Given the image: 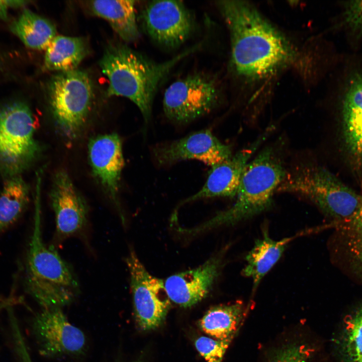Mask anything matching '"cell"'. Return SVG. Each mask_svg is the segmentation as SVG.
I'll return each instance as SVG.
<instances>
[{"mask_svg":"<svg viewBox=\"0 0 362 362\" xmlns=\"http://www.w3.org/2000/svg\"><path fill=\"white\" fill-rule=\"evenodd\" d=\"M217 5L229 31L231 63L237 75L261 79L295 60L296 52L290 42L253 5L241 1Z\"/></svg>","mask_w":362,"mask_h":362,"instance_id":"1","label":"cell"},{"mask_svg":"<svg viewBox=\"0 0 362 362\" xmlns=\"http://www.w3.org/2000/svg\"><path fill=\"white\" fill-rule=\"evenodd\" d=\"M198 47L197 44L169 60L156 62L125 45H109L100 62L102 72L109 81L107 96L128 99L137 106L147 122L161 81L177 63Z\"/></svg>","mask_w":362,"mask_h":362,"instance_id":"2","label":"cell"},{"mask_svg":"<svg viewBox=\"0 0 362 362\" xmlns=\"http://www.w3.org/2000/svg\"><path fill=\"white\" fill-rule=\"evenodd\" d=\"M282 141L266 146L248 163L241 176L236 202L230 208L185 232L195 234L219 226L234 224L268 209L287 170Z\"/></svg>","mask_w":362,"mask_h":362,"instance_id":"3","label":"cell"},{"mask_svg":"<svg viewBox=\"0 0 362 362\" xmlns=\"http://www.w3.org/2000/svg\"><path fill=\"white\" fill-rule=\"evenodd\" d=\"M40 205V196H36L33 230L23 267L24 287L42 309L61 308L76 297L79 284L69 264L43 241Z\"/></svg>","mask_w":362,"mask_h":362,"instance_id":"4","label":"cell"},{"mask_svg":"<svg viewBox=\"0 0 362 362\" xmlns=\"http://www.w3.org/2000/svg\"><path fill=\"white\" fill-rule=\"evenodd\" d=\"M276 192L293 193L309 199L335 224L353 216L361 202V196L328 170L310 161L299 162L287 169Z\"/></svg>","mask_w":362,"mask_h":362,"instance_id":"5","label":"cell"},{"mask_svg":"<svg viewBox=\"0 0 362 362\" xmlns=\"http://www.w3.org/2000/svg\"><path fill=\"white\" fill-rule=\"evenodd\" d=\"M35 129L32 112L25 103L0 107V172L5 178L21 175L36 160L40 147Z\"/></svg>","mask_w":362,"mask_h":362,"instance_id":"6","label":"cell"},{"mask_svg":"<svg viewBox=\"0 0 362 362\" xmlns=\"http://www.w3.org/2000/svg\"><path fill=\"white\" fill-rule=\"evenodd\" d=\"M49 103L55 123L66 139L79 134L90 112L94 98L92 80L76 69L58 72L48 84Z\"/></svg>","mask_w":362,"mask_h":362,"instance_id":"7","label":"cell"},{"mask_svg":"<svg viewBox=\"0 0 362 362\" xmlns=\"http://www.w3.org/2000/svg\"><path fill=\"white\" fill-rule=\"evenodd\" d=\"M220 93L215 80L204 75H191L172 83L165 90L163 107L166 117L186 123L205 115L215 108Z\"/></svg>","mask_w":362,"mask_h":362,"instance_id":"8","label":"cell"},{"mask_svg":"<svg viewBox=\"0 0 362 362\" xmlns=\"http://www.w3.org/2000/svg\"><path fill=\"white\" fill-rule=\"evenodd\" d=\"M125 262L137 324L144 331L155 329L163 322L170 307L164 282L147 271L133 250Z\"/></svg>","mask_w":362,"mask_h":362,"instance_id":"9","label":"cell"},{"mask_svg":"<svg viewBox=\"0 0 362 362\" xmlns=\"http://www.w3.org/2000/svg\"><path fill=\"white\" fill-rule=\"evenodd\" d=\"M145 30L156 43L174 48L183 44L194 28V20L181 1H154L142 14Z\"/></svg>","mask_w":362,"mask_h":362,"instance_id":"10","label":"cell"},{"mask_svg":"<svg viewBox=\"0 0 362 362\" xmlns=\"http://www.w3.org/2000/svg\"><path fill=\"white\" fill-rule=\"evenodd\" d=\"M32 330L45 356L76 355L85 346L83 332L68 321L61 308L42 309L33 320Z\"/></svg>","mask_w":362,"mask_h":362,"instance_id":"11","label":"cell"},{"mask_svg":"<svg viewBox=\"0 0 362 362\" xmlns=\"http://www.w3.org/2000/svg\"><path fill=\"white\" fill-rule=\"evenodd\" d=\"M158 164L195 159L212 166L230 157V146L221 142L210 130H200L153 149Z\"/></svg>","mask_w":362,"mask_h":362,"instance_id":"12","label":"cell"},{"mask_svg":"<svg viewBox=\"0 0 362 362\" xmlns=\"http://www.w3.org/2000/svg\"><path fill=\"white\" fill-rule=\"evenodd\" d=\"M274 130L268 127L254 141L234 155L211 166L207 180L197 193L183 203L202 198L236 196L243 171L249 160Z\"/></svg>","mask_w":362,"mask_h":362,"instance_id":"13","label":"cell"},{"mask_svg":"<svg viewBox=\"0 0 362 362\" xmlns=\"http://www.w3.org/2000/svg\"><path fill=\"white\" fill-rule=\"evenodd\" d=\"M50 198L60 238L72 236L84 228L87 223V205L65 171L60 170L54 174Z\"/></svg>","mask_w":362,"mask_h":362,"instance_id":"14","label":"cell"},{"mask_svg":"<svg viewBox=\"0 0 362 362\" xmlns=\"http://www.w3.org/2000/svg\"><path fill=\"white\" fill-rule=\"evenodd\" d=\"M221 252L214 255L199 266L167 278L164 282L170 300L187 308L197 304L209 293L219 276Z\"/></svg>","mask_w":362,"mask_h":362,"instance_id":"15","label":"cell"},{"mask_svg":"<svg viewBox=\"0 0 362 362\" xmlns=\"http://www.w3.org/2000/svg\"><path fill=\"white\" fill-rule=\"evenodd\" d=\"M88 154L94 175L119 207L117 195L125 164L120 136L112 133L93 137L88 144Z\"/></svg>","mask_w":362,"mask_h":362,"instance_id":"16","label":"cell"},{"mask_svg":"<svg viewBox=\"0 0 362 362\" xmlns=\"http://www.w3.org/2000/svg\"><path fill=\"white\" fill-rule=\"evenodd\" d=\"M135 1L99 0L91 1L93 13L108 22L115 32L126 42L137 40L140 33L135 11Z\"/></svg>","mask_w":362,"mask_h":362,"instance_id":"17","label":"cell"},{"mask_svg":"<svg viewBox=\"0 0 362 362\" xmlns=\"http://www.w3.org/2000/svg\"><path fill=\"white\" fill-rule=\"evenodd\" d=\"M295 237L276 241L270 238L264 230L262 238L255 241L253 248L246 256L247 263L242 271L244 276L252 279L253 290L256 289L263 277L279 260L287 245Z\"/></svg>","mask_w":362,"mask_h":362,"instance_id":"18","label":"cell"},{"mask_svg":"<svg viewBox=\"0 0 362 362\" xmlns=\"http://www.w3.org/2000/svg\"><path fill=\"white\" fill-rule=\"evenodd\" d=\"M45 50L44 69L63 72L77 69L88 54V46L83 38L59 35Z\"/></svg>","mask_w":362,"mask_h":362,"instance_id":"19","label":"cell"},{"mask_svg":"<svg viewBox=\"0 0 362 362\" xmlns=\"http://www.w3.org/2000/svg\"><path fill=\"white\" fill-rule=\"evenodd\" d=\"M245 314V306L241 301L221 304L210 308L199 325L204 333L214 339H233Z\"/></svg>","mask_w":362,"mask_h":362,"instance_id":"20","label":"cell"},{"mask_svg":"<svg viewBox=\"0 0 362 362\" xmlns=\"http://www.w3.org/2000/svg\"><path fill=\"white\" fill-rule=\"evenodd\" d=\"M11 29L26 46L38 50H46L57 36L51 21L28 9L23 10Z\"/></svg>","mask_w":362,"mask_h":362,"instance_id":"21","label":"cell"},{"mask_svg":"<svg viewBox=\"0 0 362 362\" xmlns=\"http://www.w3.org/2000/svg\"><path fill=\"white\" fill-rule=\"evenodd\" d=\"M29 201V187L21 175L5 178L0 194V234L18 221Z\"/></svg>","mask_w":362,"mask_h":362,"instance_id":"22","label":"cell"},{"mask_svg":"<svg viewBox=\"0 0 362 362\" xmlns=\"http://www.w3.org/2000/svg\"><path fill=\"white\" fill-rule=\"evenodd\" d=\"M335 225L342 251L355 271L362 264V195L356 213L348 220Z\"/></svg>","mask_w":362,"mask_h":362,"instance_id":"23","label":"cell"},{"mask_svg":"<svg viewBox=\"0 0 362 362\" xmlns=\"http://www.w3.org/2000/svg\"><path fill=\"white\" fill-rule=\"evenodd\" d=\"M342 349L346 362H362V304L347 322Z\"/></svg>","mask_w":362,"mask_h":362,"instance_id":"24","label":"cell"},{"mask_svg":"<svg viewBox=\"0 0 362 362\" xmlns=\"http://www.w3.org/2000/svg\"><path fill=\"white\" fill-rule=\"evenodd\" d=\"M344 134L351 154L362 160V116L343 114Z\"/></svg>","mask_w":362,"mask_h":362,"instance_id":"25","label":"cell"},{"mask_svg":"<svg viewBox=\"0 0 362 362\" xmlns=\"http://www.w3.org/2000/svg\"><path fill=\"white\" fill-rule=\"evenodd\" d=\"M232 340H218L202 336L196 340L195 345L207 362H221Z\"/></svg>","mask_w":362,"mask_h":362,"instance_id":"26","label":"cell"},{"mask_svg":"<svg viewBox=\"0 0 362 362\" xmlns=\"http://www.w3.org/2000/svg\"><path fill=\"white\" fill-rule=\"evenodd\" d=\"M343 114L362 115V76H355L344 102Z\"/></svg>","mask_w":362,"mask_h":362,"instance_id":"27","label":"cell"},{"mask_svg":"<svg viewBox=\"0 0 362 362\" xmlns=\"http://www.w3.org/2000/svg\"><path fill=\"white\" fill-rule=\"evenodd\" d=\"M310 351L305 345L290 344L278 350L272 362H307Z\"/></svg>","mask_w":362,"mask_h":362,"instance_id":"28","label":"cell"},{"mask_svg":"<svg viewBox=\"0 0 362 362\" xmlns=\"http://www.w3.org/2000/svg\"><path fill=\"white\" fill-rule=\"evenodd\" d=\"M12 332L14 350L19 362H33L20 328L15 327Z\"/></svg>","mask_w":362,"mask_h":362,"instance_id":"29","label":"cell"},{"mask_svg":"<svg viewBox=\"0 0 362 362\" xmlns=\"http://www.w3.org/2000/svg\"><path fill=\"white\" fill-rule=\"evenodd\" d=\"M345 18L352 27L362 30V0L352 1L347 4Z\"/></svg>","mask_w":362,"mask_h":362,"instance_id":"30","label":"cell"},{"mask_svg":"<svg viewBox=\"0 0 362 362\" xmlns=\"http://www.w3.org/2000/svg\"><path fill=\"white\" fill-rule=\"evenodd\" d=\"M21 298H17L12 296L8 298L0 299V312L3 310H7L8 308L13 307L20 302H21Z\"/></svg>","mask_w":362,"mask_h":362,"instance_id":"31","label":"cell"},{"mask_svg":"<svg viewBox=\"0 0 362 362\" xmlns=\"http://www.w3.org/2000/svg\"><path fill=\"white\" fill-rule=\"evenodd\" d=\"M8 9L6 1L0 0V20H5L8 18Z\"/></svg>","mask_w":362,"mask_h":362,"instance_id":"32","label":"cell"},{"mask_svg":"<svg viewBox=\"0 0 362 362\" xmlns=\"http://www.w3.org/2000/svg\"><path fill=\"white\" fill-rule=\"evenodd\" d=\"M9 8H19L25 5L28 2L25 1H6Z\"/></svg>","mask_w":362,"mask_h":362,"instance_id":"33","label":"cell"},{"mask_svg":"<svg viewBox=\"0 0 362 362\" xmlns=\"http://www.w3.org/2000/svg\"><path fill=\"white\" fill-rule=\"evenodd\" d=\"M354 272L355 273L359 276V277L362 279V264L360 266H359Z\"/></svg>","mask_w":362,"mask_h":362,"instance_id":"34","label":"cell"}]
</instances>
